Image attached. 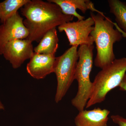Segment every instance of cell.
Here are the masks:
<instances>
[{"mask_svg":"<svg viewBox=\"0 0 126 126\" xmlns=\"http://www.w3.org/2000/svg\"><path fill=\"white\" fill-rule=\"evenodd\" d=\"M29 0H5L0 2V22L4 23Z\"/></svg>","mask_w":126,"mask_h":126,"instance_id":"14","label":"cell"},{"mask_svg":"<svg viewBox=\"0 0 126 126\" xmlns=\"http://www.w3.org/2000/svg\"><path fill=\"white\" fill-rule=\"evenodd\" d=\"M49 2L55 3L60 7L63 14L66 15L76 17L78 20L85 19V17L81 15L77 11L80 10L83 14H86L88 10L92 12L98 11L94 7V4L89 0H48Z\"/></svg>","mask_w":126,"mask_h":126,"instance_id":"10","label":"cell"},{"mask_svg":"<svg viewBox=\"0 0 126 126\" xmlns=\"http://www.w3.org/2000/svg\"><path fill=\"white\" fill-rule=\"evenodd\" d=\"M118 87H119L120 90L126 92V74L124 76L121 82Z\"/></svg>","mask_w":126,"mask_h":126,"instance_id":"16","label":"cell"},{"mask_svg":"<svg viewBox=\"0 0 126 126\" xmlns=\"http://www.w3.org/2000/svg\"><path fill=\"white\" fill-rule=\"evenodd\" d=\"M94 28V20L90 16L82 20L63 23L58 27V29L60 32H65L70 45L78 46L93 45L90 34Z\"/></svg>","mask_w":126,"mask_h":126,"instance_id":"6","label":"cell"},{"mask_svg":"<svg viewBox=\"0 0 126 126\" xmlns=\"http://www.w3.org/2000/svg\"><path fill=\"white\" fill-rule=\"evenodd\" d=\"M32 43L27 39L11 41L5 46L2 55L11 64L13 68L16 69L33 55Z\"/></svg>","mask_w":126,"mask_h":126,"instance_id":"7","label":"cell"},{"mask_svg":"<svg viewBox=\"0 0 126 126\" xmlns=\"http://www.w3.org/2000/svg\"><path fill=\"white\" fill-rule=\"evenodd\" d=\"M111 118L114 123L119 126H126V118L119 115H112L111 116Z\"/></svg>","mask_w":126,"mask_h":126,"instance_id":"15","label":"cell"},{"mask_svg":"<svg viewBox=\"0 0 126 126\" xmlns=\"http://www.w3.org/2000/svg\"><path fill=\"white\" fill-rule=\"evenodd\" d=\"M90 16L94 21V29L90 35L95 43L97 50L94 64L102 69L116 59L113 45L121 40L123 36L119 30L114 28L116 23L102 12H100L95 15L91 12Z\"/></svg>","mask_w":126,"mask_h":126,"instance_id":"2","label":"cell"},{"mask_svg":"<svg viewBox=\"0 0 126 126\" xmlns=\"http://www.w3.org/2000/svg\"><path fill=\"white\" fill-rule=\"evenodd\" d=\"M55 55L34 53L27 64L26 70L32 78L40 79L54 73Z\"/></svg>","mask_w":126,"mask_h":126,"instance_id":"9","label":"cell"},{"mask_svg":"<svg viewBox=\"0 0 126 126\" xmlns=\"http://www.w3.org/2000/svg\"><path fill=\"white\" fill-rule=\"evenodd\" d=\"M18 12L0 25V55L7 43L16 39H26L29 32Z\"/></svg>","mask_w":126,"mask_h":126,"instance_id":"8","label":"cell"},{"mask_svg":"<svg viewBox=\"0 0 126 126\" xmlns=\"http://www.w3.org/2000/svg\"><path fill=\"white\" fill-rule=\"evenodd\" d=\"M59 39L56 28L50 30L43 36L38 45L34 48V53L55 55L59 46Z\"/></svg>","mask_w":126,"mask_h":126,"instance_id":"12","label":"cell"},{"mask_svg":"<svg viewBox=\"0 0 126 126\" xmlns=\"http://www.w3.org/2000/svg\"><path fill=\"white\" fill-rule=\"evenodd\" d=\"M78 47L72 46L61 56L56 58L54 73L57 80L55 98L56 103L63 99L75 79L79 60Z\"/></svg>","mask_w":126,"mask_h":126,"instance_id":"5","label":"cell"},{"mask_svg":"<svg viewBox=\"0 0 126 126\" xmlns=\"http://www.w3.org/2000/svg\"><path fill=\"white\" fill-rule=\"evenodd\" d=\"M126 72V57L115 59L97 74L93 82L92 94L86 108L102 102L111 90L118 87Z\"/></svg>","mask_w":126,"mask_h":126,"instance_id":"3","label":"cell"},{"mask_svg":"<svg viewBox=\"0 0 126 126\" xmlns=\"http://www.w3.org/2000/svg\"><path fill=\"white\" fill-rule=\"evenodd\" d=\"M94 48V45H82L78 49L79 60L75 74L78 91L71 103L79 111L84 110L92 91L90 75L93 64Z\"/></svg>","mask_w":126,"mask_h":126,"instance_id":"4","label":"cell"},{"mask_svg":"<svg viewBox=\"0 0 126 126\" xmlns=\"http://www.w3.org/2000/svg\"><path fill=\"white\" fill-rule=\"evenodd\" d=\"M110 12L115 17L117 25L123 37H126V2L119 0H109Z\"/></svg>","mask_w":126,"mask_h":126,"instance_id":"13","label":"cell"},{"mask_svg":"<svg viewBox=\"0 0 126 126\" xmlns=\"http://www.w3.org/2000/svg\"><path fill=\"white\" fill-rule=\"evenodd\" d=\"M25 19L24 25L29 32L27 39L39 43L50 30L73 20L74 16L63 14L55 3L41 0H29L21 9Z\"/></svg>","mask_w":126,"mask_h":126,"instance_id":"1","label":"cell"},{"mask_svg":"<svg viewBox=\"0 0 126 126\" xmlns=\"http://www.w3.org/2000/svg\"><path fill=\"white\" fill-rule=\"evenodd\" d=\"M110 111L99 108L80 111L75 118L76 126H107Z\"/></svg>","mask_w":126,"mask_h":126,"instance_id":"11","label":"cell"},{"mask_svg":"<svg viewBox=\"0 0 126 126\" xmlns=\"http://www.w3.org/2000/svg\"><path fill=\"white\" fill-rule=\"evenodd\" d=\"M5 109L4 106V105L2 104V102L0 101V111L2 110H4Z\"/></svg>","mask_w":126,"mask_h":126,"instance_id":"17","label":"cell"}]
</instances>
